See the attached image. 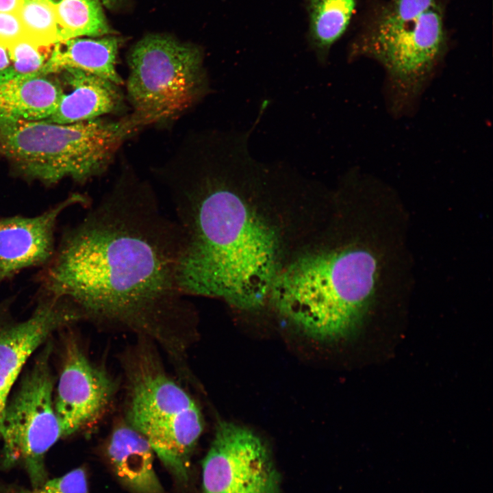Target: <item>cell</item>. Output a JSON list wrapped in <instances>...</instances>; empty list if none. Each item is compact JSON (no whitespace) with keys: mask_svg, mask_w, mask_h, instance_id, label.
<instances>
[{"mask_svg":"<svg viewBox=\"0 0 493 493\" xmlns=\"http://www.w3.org/2000/svg\"><path fill=\"white\" fill-rule=\"evenodd\" d=\"M183 235L123 158L112 186L65 235L42 274L46 296L97 320L156 331L189 314L177 281Z\"/></svg>","mask_w":493,"mask_h":493,"instance_id":"cell-1","label":"cell"},{"mask_svg":"<svg viewBox=\"0 0 493 493\" xmlns=\"http://www.w3.org/2000/svg\"><path fill=\"white\" fill-rule=\"evenodd\" d=\"M243 147L218 135L179 144L152 168L170 194L183 235L177 281L184 295L260 307L278 273L275 231L236 191Z\"/></svg>","mask_w":493,"mask_h":493,"instance_id":"cell-2","label":"cell"},{"mask_svg":"<svg viewBox=\"0 0 493 493\" xmlns=\"http://www.w3.org/2000/svg\"><path fill=\"white\" fill-rule=\"evenodd\" d=\"M377 262L363 249L307 255L278 272L269 296L303 332L321 341L340 340L360 323L372 298Z\"/></svg>","mask_w":493,"mask_h":493,"instance_id":"cell-3","label":"cell"},{"mask_svg":"<svg viewBox=\"0 0 493 493\" xmlns=\"http://www.w3.org/2000/svg\"><path fill=\"white\" fill-rule=\"evenodd\" d=\"M144 127L133 112L71 124L0 121V154L27 177L82 183L104 173L125 142Z\"/></svg>","mask_w":493,"mask_h":493,"instance_id":"cell-4","label":"cell"},{"mask_svg":"<svg viewBox=\"0 0 493 493\" xmlns=\"http://www.w3.org/2000/svg\"><path fill=\"white\" fill-rule=\"evenodd\" d=\"M127 62L126 97L147 126L169 125L211 92L203 53L195 45L150 34L131 48Z\"/></svg>","mask_w":493,"mask_h":493,"instance_id":"cell-5","label":"cell"},{"mask_svg":"<svg viewBox=\"0 0 493 493\" xmlns=\"http://www.w3.org/2000/svg\"><path fill=\"white\" fill-rule=\"evenodd\" d=\"M443 16L440 3L405 19L380 11L351 46L349 59L365 56L383 66L394 113L414 105L442 60L447 48Z\"/></svg>","mask_w":493,"mask_h":493,"instance_id":"cell-6","label":"cell"},{"mask_svg":"<svg viewBox=\"0 0 493 493\" xmlns=\"http://www.w3.org/2000/svg\"><path fill=\"white\" fill-rule=\"evenodd\" d=\"M129 425L142 434L181 484L189 479L190 459L203 429L196 402L148 352L130 367Z\"/></svg>","mask_w":493,"mask_h":493,"instance_id":"cell-7","label":"cell"},{"mask_svg":"<svg viewBox=\"0 0 493 493\" xmlns=\"http://www.w3.org/2000/svg\"><path fill=\"white\" fill-rule=\"evenodd\" d=\"M51 353L48 341L8 401L2 422V466L10 467L22 461L33 489L47 480L45 456L63 438L53 400Z\"/></svg>","mask_w":493,"mask_h":493,"instance_id":"cell-8","label":"cell"},{"mask_svg":"<svg viewBox=\"0 0 493 493\" xmlns=\"http://www.w3.org/2000/svg\"><path fill=\"white\" fill-rule=\"evenodd\" d=\"M201 493H279L268 448L251 430L218 422L202 463Z\"/></svg>","mask_w":493,"mask_h":493,"instance_id":"cell-9","label":"cell"},{"mask_svg":"<svg viewBox=\"0 0 493 493\" xmlns=\"http://www.w3.org/2000/svg\"><path fill=\"white\" fill-rule=\"evenodd\" d=\"M114 390L110 376L88 360L76 340L71 337L66 340L54 401L63 438L94 422L110 403Z\"/></svg>","mask_w":493,"mask_h":493,"instance_id":"cell-10","label":"cell"},{"mask_svg":"<svg viewBox=\"0 0 493 493\" xmlns=\"http://www.w3.org/2000/svg\"><path fill=\"white\" fill-rule=\"evenodd\" d=\"M81 317L69 301L49 296L24 320L0 316V438L10 390L27 359L55 331Z\"/></svg>","mask_w":493,"mask_h":493,"instance_id":"cell-11","label":"cell"},{"mask_svg":"<svg viewBox=\"0 0 493 493\" xmlns=\"http://www.w3.org/2000/svg\"><path fill=\"white\" fill-rule=\"evenodd\" d=\"M88 203L75 194L32 217L0 218V283L23 269L49 263L54 251V231L60 214L68 207Z\"/></svg>","mask_w":493,"mask_h":493,"instance_id":"cell-12","label":"cell"},{"mask_svg":"<svg viewBox=\"0 0 493 493\" xmlns=\"http://www.w3.org/2000/svg\"><path fill=\"white\" fill-rule=\"evenodd\" d=\"M61 73L71 90L64 92L57 110L45 121L71 124L124 111L125 98L119 86L77 69Z\"/></svg>","mask_w":493,"mask_h":493,"instance_id":"cell-13","label":"cell"},{"mask_svg":"<svg viewBox=\"0 0 493 493\" xmlns=\"http://www.w3.org/2000/svg\"><path fill=\"white\" fill-rule=\"evenodd\" d=\"M50 75L0 77V121L46 120L57 110L63 88Z\"/></svg>","mask_w":493,"mask_h":493,"instance_id":"cell-14","label":"cell"},{"mask_svg":"<svg viewBox=\"0 0 493 493\" xmlns=\"http://www.w3.org/2000/svg\"><path fill=\"white\" fill-rule=\"evenodd\" d=\"M153 451L130 425H120L107 446L110 465L120 482L132 493H165L153 467Z\"/></svg>","mask_w":493,"mask_h":493,"instance_id":"cell-15","label":"cell"},{"mask_svg":"<svg viewBox=\"0 0 493 493\" xmlns=\"http://www.w3.org/2000/svg\"><path fill=\"white\" fill-rule=\"evenodd\" d=\"M121 45L119 38L110 35L95 39L77 38L60 41L55 44L40 74L77 69L121 86L125 84L116 68Z\"/></svg>","mask_w":493,"mask_h":493,"instance_id":"cell-16","label":"cell"},{"mask_svg":"<svg viewBox=\"0 0 493 493\" xmlns=\"http://www.w3.org/2000/svg\"><path fill=\"white\" fill-rule=\"evenodd\" d=\"M308 14L307 40L318 62L327 64L331 47L346 31L357 0H303Z\"/></svg>","mask_w":493,"mask_h":493,"instance_id":"cell-17","label":"cell"},{"mask_svg":"<svg viewBox=\"0 0 493 493\" xmlns=\"http://www.w3.org/2000/svg\"><path fill=\"white\" fill-rule=\"evenodd\" d=\"M46 1L54 10L60 41L81 36L98 38L111 34L101 0Z\"/></svg>","mask_w":493,"mask_h":493,"instance_id":"cell-18","label":"cell"},{"mask_svg":"<svg viewBox=\"0 0 493 493\" xmlns=\"http://www.w3.org/2000/svg\"><path fill=\"white\" fill-rule=\"evenodd\" d=\"M25 38L40 45H53L60 41L54 10L46 0H25L16 12Z\"/></svg>","mask_w":493,"mask_h":493,"instance_id":"cell-19","label":"cell"},{"mask_svg":"<svg viewBox=\"0 0 493 493\" xmlns=\"http://www.w3.org/2000/svg\"><path fill=\"white\" fill-rule=\"evenodd\" d=\"M53 45L40 46L25 38L21 39L7 49L14 75L40 73L52 53Z\"/></svg>","mask_w":493,"mask_h":493,"instance_id":"cell-20","label":"cell"},{"mask_svg":"<svg viewBox=\"0 0 493 493\" xmlns=\"http://www.w3.org/2000/svg\"><path fill=\"white\" fill-rule=\"evenodd\" d=\"M31 493H89L86 471L84 467L76 468L61 477L47 479Z\"/></svg>","mask_w":493,"mask_h":493,"instance_id":"cell-21","label":"cell"},{"mask_svg":"<svg viewBox=\"0 0 493 493\" xmlns=\"http://www.w3.org/2000/svg\"><path fill=\"white\" fill-rule=\"evenodd\" d=\"M438 3L437 0H390L381 11L405 19L416 16Z\"/></svg>","mask_w":493,"mask_h":493,"instance_id":"cell-22","label":"cell"},{"mask_svg":"<svg viewBox=\"0 0 493 493\" xmlns=\"http://www.w3.org/2000/svg\"><path fill=\"white\" fill-rule=\"evenodd\" d=\"M23 38L25 33L17 14L0 12V46L8 48Z\"/></svg>","mask_w":493,"mask_h":493,"instance_id":"cell-23","label":"cell"},{"mask_svg":"<svg viewBox=\"0 0 493 493\" xmlns=\"http://www.w3.org/2000/svg\"><path fill=\"white\" fill-rule=\"evenodd\" d=\"M25 0H0V12L16 13Z\"/></svg>","mask_w":493,"mask_h":493,"instance_id":"cell-24","label":"cell"},{"mask_svg":"<svg viewBox=\"0 0 493 493\" xmlns=\"http://www.w3.org/2000/svg\"><path fill=\"white\" fill-rule=\"evenodd\" d=\"M0 493H31V490L15 483L0 481Z\"/></svg>","mask_w":493,"mask_h":493,"instance_id":"cell-25","label":"cell"},{"mask_svg":"<svg viewBox=\"0 0 493 493\" xmlns=\"http://www.w3.org/2000/svg\"><path fill=\"white\" fill-rule=\"evenodd\" d=\"M10 65L11 60L8 49L0 46V72L8 68Z\"/></svg>","mask_w":493,"mask_h":493,"instance_id":"cell-26","label":"cell"},{"mask_svg":"<svg viewBox=\"0 0 493 493\" xmlns=\"http://www.w3.org/2000/svg\"><path fill=\"white\" fill-rule=\"evenodd\" d=\"M101 3L108 8L115 7L120 0H101Z\"/></svg>","mask_w":493,"mask_h":493,"instance_id":"cell-27","label":"cell"}]
</instances>
